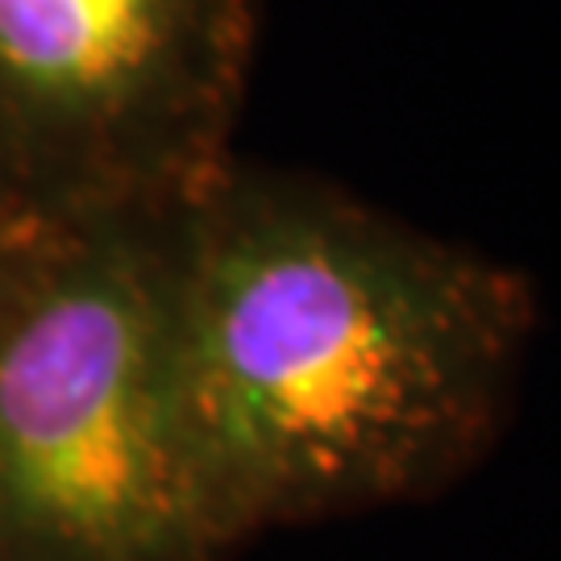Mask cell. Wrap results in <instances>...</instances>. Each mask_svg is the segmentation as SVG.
I'll return each mask as SVG.
<instances>
[{"instance_id": "obj_1", "label": "cell", "mask_w": 561, "mask_h": 561, "mask_svg": "<svg viewBox=\"0 0 561 561\" xmlns=\"http://www.w3.org/2000/svg\"><path fill=\"white\" fill-rule=\"evenodd\" d=\"M187 445L225 545L416 503L500 437L537 291L337 183L233 159L171 221Z\"/></svg>"}, {"instance_id": "obj_2", "label": "cell", "mask_w": 561, "mask_h": 561, "mask_svg": "<svg viewBox=\"0 0 561 561\" xmlns=\"http://www.w3.org/2000/svg\"><path fill=\"white\" fill-rule=\"evenodd\" d=\"M171 213L30 233L0 308V561H221L187 445Z\"/></svg>"}, {"instance_id": "obj_3", "label": "cell", "mask_w": 561, "mask_h": 561, "mask_svg": "<svg viewBox=\"0 0 561 561\" xmlns=\"http://www.w3.org/2000/svg\"><path fill=\"white\" fill-rule=\"evenodd\" d=\"M259 0H0V221L171 213L233 159Z\"/></svg>"}, {"instance_id": "obj_4", "label": "cell", "mask_w": 561, "mask_h": 561, "mask_svg": "<svg viewBox=\"0 0 561 561\" xmlns=\"http://www.w3.org/2000/svg\"><path fill=\"white\" fill-rule=\"evenodd\" d=\"M25 245H30V229L0 221V308L9 300V287L18 279L21 259H25Z\"/></svg>"}]
</instances>
